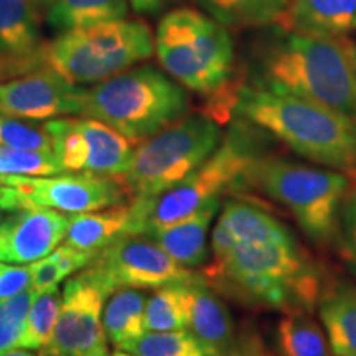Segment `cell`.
I'll list each match as a JSON object with an SVG mask.
<instances>
[{
    "instance_id": "obj_1",
    "label": "cell",
    "mask_w": 356,
    "mask_h": 356,
    "mask_svg": "<svg viewBox=\"0 0 356 356\" xmlns=\"http://www.w3.org/2000/svg\"><path fill=\"white\" fill-rule=\"evenodd\" d=\"M203 277L231 299L284 312H312L322 297L318 267L297 241L241 243L211 259Z\"/></svg>"
},
{
    "instance_id": "obj_2",
    "label": "cell",
    "mask_w": 356,
    "mask_h": 356,
    "mask_svg": "<svg viewBox=\"0 0 356 356\" xmlns=\"http://www.w3.org/2000/svg\"><path fill=\"white\" fill-rule=\"evenodd\" d=\"M234 113L310 162L356 184V121L338 111L261 86H241Z\"/></svg>"
},
{
    "instance_id": "obj_3",
    "label": "cell",
    "mask_w": 356,
    "mask_h": 356,
    "mask_svg": "<svg viewBox=\"0 0 356 356\" xmlns=\"http://www.w3.org/2000/svg\"><path fill=\"white\" fill-rule=\"evenodd\" d=\"M256 86L315 101L356 121V44L286 33L259 55Z\"/></svg>"
},
{
    "instance_id": "obj_4",
    "label": "cell",
    "mask_w": 356,
    "mask_h": 356,
    "mask_svg": "<svg viewBox=\"0 0 356 356\" xmlns=\"http://www.w3.org/2000/svg\"><path fill=\"white\" fill-rule=\"evenodd\" d=\"M188 108L186 89L167 71L145 65L86 88L83 115L139 145L188 114Z\"/></svg>"
},
{
    "instance_id": "obj_5",
    "label": "cell",
    "mask_w": 356,
    "mask_h": 356,
    "mask_svg": "<svg viewBox=\"0 0 356 356\" xmlns=\"http://www.w3.org/2000/svg\"><path fill=\"white\" fill-rule=\"evenodd\" d=\"M159 63L185 89L215 97L234 89V47L226 26L195 8H175L165 13L155 30Z\"/></svg>"
},
{
    "instance_id": "obj_6",
    "label": "cell",
    "mask_w": 356,
    "mask_h": 356,
    "mask_svg": "<svg viewBox=\"0 0 356 356\" xmlns=\"http://www.w3.org/2000/svg\"><path fill=\"white\" fill-rule=\"evenodd\" d=\"M241 184L282 204L314 243L328 244L337 238L338 216L350 188L343 173L257 155Z\"/></svg>"
},
{
    "instance_id": "obj_7",
    "label": "cell",
    "mask_w": 356,
    "mask_h": 356,
    "mask_svg": "<svg viewBox=\"0 0 356 356\" xmlns=\"http://www.w3.org/2000/svg\"><path fill=\"white\" fill-rule=\"evenodd\" d=\"M155 53V35L142 20L119 19L58 33L44 61L70 83L97 84Z\"/></svg>"
},
{
    "instance_id": "obj_8",
    "label": "cell",
    "mask_w": 356,
    "mask_h": 356,
    "mask_svg": "<svg viewBox=\"0 0 356 356\" xmlns=\"http://www.w3.org/2000/svg\"><path fill=\"white\" fill-rule=\"evenodd\" d=\"M257 157L254 144L243 127L231 129L202 167L185 180L154 198L131 202L127 234L147 236L193 215L222 191L241 185L249 163Z\"/></svg>"
},
{
    "instance_id": "obj_9",
    "label": "cell",
    "mask_w": 356,
    "mask_h": 356,
    "mask_svg": "<svg viewBox=\"0 0 356 356\" xmlns=\"http://www.w3.org/2000/svg\"><path fill=\"white\" fill-rule=\"evenodd\" d=\"M221 139L220 124L210 115L186 114L137 145L131 168L118 178L131 202L154 198L202 167Z\"/></svg>"
},
{
    "instance_id": "obj_10",
    "label": "cell",
    "mask_w": 356,
    "mask_h": 356,
    "mask_svg": "<svg viewBox=\"0 0 356 356\" xmlns=\"http://www.w3.org/2000/svg\"><path fill=\"white\" fill-rule=\"evenodd\" d=\"M113 293L91 266L66 280L55 330L40 356L109 355L102 314Z\"/></svg>"
},
{
    "instance_id": "obj_11",
    "label": "cell",
    "mask_w": 356,
    "mask_h": 356,
    "mask_svg": "<svg viewBox=\"0 0 356 356\" xmlns=\"http://www.w3.org/2000/svg\"><path fill=\"white\" fill-rule=\"evenodd\" d=\"M43 127L66 172L121 177L132 165L137 145L97 119L68 115L44 121Z\"/></svg>"
},
{
    "instance_id": "obj_12",
    "label": "cell",
    "mask_w": 356,
    "mask_h": 356,
    "mask_svg": "<svg viewBox=\"0 0 356 356\" xmlns=\"http://www.w3.org/2000/svg\"><path fill=\"white\" fill-rule=\"evenodd\" d=\"M0 184L15 188L20 208H50L66 215L104 210L131 202L118 177L89 172H63L48 177H2Z\"/></svg>"
},
{
    "instance_id": "obj_13",
    "label": "cell",
    "mask_w": 356,
    "mask_h": 356,
    "mask_svg": "<svg viewBox=\"0 0 356 356\" xmlns=\"http://www.w3.org/2000/svg\"><path fill=\"white\" fill-rule=\"evenodd\" d=\"M91 267L114 292L124 287L144 291L188 284L197 277L154 239L142 234H122L91 262Z\"/></svg>"
},
{
    "instance_id": "obj_14",
    "label": "cell",
    "mask_w": 356,
    "mask_h": 356,
    "mask_svg": "<svg viewBox=\"0 0 356 356\" xmlns=\"http://www.w3.org/2000/svg\"><path fill=\"white\" fill-rule=\"evenodd\" d=\"M84 91L44 65L0 83V113L32 122L83 115Z\"/></svg>"
},
{
    "instance_id": "obj_15",
    "label": "cell",
    "mask_w": 356,
    "mask_h": 356,
    "mask_svg": "<svg viewBox=\"0 0 356 356\" xmlns=\"http://www.w3.org/2000/svg\"><path fill=\"white\" fill-rule=\"evenodd\" d=\"M70 216L50 208H20L0 220V261L32 264L65 241Z\"/></svg>"
},
{
    "instance_id": "obj_16",
    "label": "cell",
    "mask_w": 356,
    "mask_h": 356,
    "mask_svg": "<svg viewBox=\"0 0 356 356\" xmlns=\"http://www.w3.org/2000/svg\"><path fill=\"white\" fill-rule=\"evenodd\" d=\"M291 231L270 215L248 202L229 200L222 207L220 220L211 234V259L226 256L241 243H291Z\"/></svg>"
},
{
    "instance_id": "obj_17",
    "label": "cell",
    "mask_w": 356,
    "mask_h": 356,
    "mask_svg": "<svg viewBox=\"0 0 356 356\" xmlns=\"http://www.w3.org/2000/svg\"><path fill=\"white\" fill-rule=\"evenodd\" d=\"M188 286V330L215 356H234V323L228 307L203 274Z\"/></svg>"
},
{
    "instance_id": "obj_18",
    "label": "cell",
    "mask_w": 356,
    "mask_h": 356,
    "mask_svg": "<svg viewBox=\"0 0 356 356\" xmlns=\"http://www.w3.org/2000/svg\"><path fill=\"white\" fill-rule=\"evenodd\" d=\"M275 25L284 33L348 37L356 32V0H291Z\"/></svg>"
},
{
    "instance_id": "obj_19",
    "label": "cell",
    "mask_w": 356,
    "mask_h": 356,
    "mask_svg": "<svg viewBox=\"0 0 356 356\" xmlns=\"http://www.w3.org/2000/svg\"><path fill=\"white\" fill-rule=\"evenodd\" d=\"M221 208V200H211L203 204L193 215L185 220L173 222L167 228L152 231L147 238L154 239L159 246L181 264L186 269H197L208 262L210 251H208V233L216 213Z\"/></svg>"
},
{
    "instance_id": "obj_20",
    "label": "cell",
    "mask_w": 356,
    "mask_h": 356,
    "mask_svg": "<svg viewBox=\"0 0 356 356\" xmlns=\"http://www.w3.org/2000/svg\"><path fill=\"white\" fill-rule=\"evenodd\" d=\"M0 55L44 60L42 25L33 0H0Z\"/></svg>"
},
{
    "instance_id": "obj_21",
    "label": "cell",
    "mask_w": 356,
    "mask_h": 356,
    "mask_svg": "<svg viewBox=\"0 0 356 356\" xmlns=\"http://www.w3.org/2000/svg\"><path fill=\"white\" fill-rule=\"evenodd\" d=\"M131 203L115 204L104 210L76 213L70 216L65 244L97 257L115 239L127 234Z\"/></svg>"
},
{
    "instance_id": "obj_22",
    "label": "cell",
    "mask_w": 356,
    "mask_h": 356,
    "mask_svg": "<svg viewBox=\"0 0 356 356\" xmlns=\"http://www.w3.org/2000/svg\"><path fill=\"white\" fill-rule=\"evenodd\" d=\"M318 312L333 356H356V286L337 282L323 291Z\"/></svg>"
},
{
    "instance_id": "obj_23",
    "label": "cell",
    "mask_w": 356,
    "mask_h": 356,
    "mask_svg": "<svg viewBox=\"0 0 356 356\" xmlns=\"http://www.w3.org/2000/svg\"><path fill=\"white\" fill-rule=\"evenodd\" d=\"M147 296L142 289H118L106 302L102 323L108 340L115 348L144 335Z\"/></svg>"
},
{
    "instance_id": "obj_24",
    "label": "cell",
    "mask_w": 356,
    "mask_h": 356,
    "mask_svg": "<svg viewBox=\"0 0 356 356\" xmlns=\"http://www.w3.org/2000/svg\"><path fill=\"white\" fill-rule=\"evenodd\" d=\"M129 8L127 0H55L47 12V24L53 32L63 33L126 19Z\"/></svg>"
},
{
    "instance_id": "obj_25",
    "label": "cell",
    "mask_w": 356,
    "mask_h": 356,
    "mask_svg": "<svg viewBox=\"0 0 356 356\" xmlns=\"http://www.w3.org/2000/svg\"><path fill=\"white\" fill-rule=\"evenodd\" d=\"M280 356H333L322 327L307 312H289L275 328Z\"/></svg>"
},
{
    "instance_id": "obj_26",
    "label": "cell",
    "mask_w": 356,
    "mask_h": 356,
    "mask_svg": "<svg viewBox=\"0 0 356 356\" xmlns=\"http://www.w3.org/2000/svg\"><path fill=\"white\" fill-rule=\"evenodd\" d=\"M213 19L231 26L277 24L291 0H198Z\"/></svg>"
},
{
    "instance_id": "obj_27",
    "label": "cell",
    "mask_w": 356,
    "mask_h": 356,
    "mask_svg": "<svg viewBox=\"0 0 356 356\" xmlns=\"http://www.w3.org/2000/svg\"><path fill=\"white\" fill-rule=\"evenodd\" d=\"M188 286L172 284L155 289L147 297L145 330L147 332H175L188 330Z\"/></svg>"
},
{
    "instance_id": "obj_28",
    "label": "cell",
    "mask_w": 356,
    "mask_h": 356,
    "mask_svg": "<svg viewBox=\"0 0 356 356\" xmlns=\"http://www.w3.org/2000/svg\"><path fill=\"white\" fill-rule=\"evenodd\" d=\"M119 350L137 356H215L190 330L145 332Z\"/></svg>"
},
{
    "instance_id": "obj_29",
    "label": "cell",
    "mask_w": 356,
    "mask_h": 356,
    "mask_svg": "<svg viewBox=\"0 0 356 356\" xmlns=\"http://www.w3.org/2000/svg\"><path fill=\"white\" fill-rule=\"evenodd\" d=\"M61 299H63V292L60 291V287L50 289L33 297L20 348L42 351L50 343L58 315H60Z\"/></svg>"
},
{
    "instance_id": "obj_30",
    "label": "cell",
    "mask_w": 356,
    "mask_h": 356,
    "mask_svg": "<svg viewBox=\"0 0 356 356\" xmlns=\"http://www.w3.org/2000/svg\"><path fill=\"white\" fill-rule=\"evenodd\" d=\"M63 172L66 170L51 150H20L0 145V178L48 177Z\"/></svg>"
},
{
    "instance_id": "obj_31",
    "label": "cell",
    "mask_w": 356,
    "mask_h": 356,
    "mask_svg": "<svg viewBox=\"0 0 356 356\" xmlns=\"http://www.w3.org/2000/svg\"><path fill=\"white\" fill-rule=\"evenodd\" d=\"M33 297V289L29 287L12 299L0 302V355L20 348Z\"/></svg>"
},
{
    "instance_id": "obj_32",
    "label": "cell",
    "mask_w": 356,
    "mask_h": 356,
    "mask_svg": "<svg viewBox=\"0 0 356 356\" xmlns=\"http://www.w3.org/2000/svg\"><path fill=\"white\" fill-rule=\"evenodd\" d=\"M0 145L20 150H51V140L43 126L0 113Z\"/></svg>"
},
{
    "instance_id": "obj_33",
    "label": "cell",
    "mask_w": 356,
    "mask_h": 356,
    "mask_svg": "<svg viewBox=\"0 0 356 356\" xmlns=\"http://www.w3.org/2000/svg\"><path fill=\"white\" fill-rule=\"evenodd\" d=\"M337 236L340 239L341 254L356 277V190L350 191L341 204Z\"/></svg>"
},
{
    "instance_id": "obj_34",
    "label": "cell",
    "mask_w": 356,
    "mask_h": 356,
    "mask_svg": "<svg viewBox=\"0 0 356 356\" xmlns=\"http://www.w3.org/2000/svg\"><path fill=\"white\" fill-rule=\"evenodd\" d=\"M29 287H32L30 264H10L0 261V302L12 299Z\"/></svg>"
},
{
    "instance_id": "obj_35",
    "label": "cell",
    "mask_w": 356,
    "mask_h": 356,
    "mask_svg": "<svg viewBox=\"0 0 356 356\" xmlns=\"http://www.w3.org/2000/svg\"><path fill=\"white\" fill-rule=\"evenodd\" d=\"M30 269H32V289L35 296L50 291V289L60 287V284L66 280L63 270L51 256L32 262Z\"/></svg>"
},
{
    "instance_id": "obj_36",
    "label": "cell",
    "mask_w": 356,
    "mask_h": 356,
    "mask_svg": "<svg viewBox=\"0 0 356 356\" xmlns=\"http://www.w3.org/2000/svg\"><path fill=\"white\" fill-rule=\"evenodd\" d=\"M50 256L58 262V266L61 267L66 279H68L70 275H73L74 273H78V270L86 269V267L91 266V262L96 259L92 254L79 251L76 248H71L65 243L60 244Z\"/></svg>"
},
{
    "instance_id": "obj_37",
    "label": "cell",
    "mask_w": 356,
    "mask_h": 356,
    "mask_svg": "<svg viewBox=\"0 0 356 356\" xmlns=\"http://www.w3.org/2000/svg\"><path fill=\"white\" fill-rule=\"evenodd\" d=\"M132 10L142 15H154L165 7L168 0H127Z\"/></svg>"
},
{
    "instance_id": "obj_38",
    "label": "cell",
    "mask_w": 356,
    "mask_h": 356,
    "mask_svg": "<svg viewBox=\"0 0 356 356\" xmlns=\"http://www.w3.org/2000/svg\"><path fill=\"white\" fill-rule=\"evenodd\" d=\"M0 356H35L33 353H30V350H25V348H13L10 351H6V353H2Z\"/></svg>"
},
{
    "instance_id": "obj_39",
    "label": "cell",
    "mask_w": 356,
    "mask_h": 356,
    "mask_svg": "<svg viewBox=\"0 0 356 356\" xmlns=\"http://www.w3.org/2000/svg\"><path fill=\"white\" fill-rule=\"evenodd\" d=\"M241 356H267V355L261 353V351H257V350H252V351H244Z\"/></svg>"
},
{
    "instance_id": "obj_40",
    "label": "cell",
    "mask_w": 356,
    "mask_h": 356,
    "mask_svg": "<svg viewBox=\"0 0 356 356\" xmlns=\"http://www.w3.org/2000/svg\"><path fill=\"white\" fill-rule=\"evenodd\" d=\"M111 356H137V355H134V353H129V351L118 350V351H114V353L111 355Z\"/></svg>"
},
{
    "instance_id": "obj_41",
    "label": "cell",
    "mask_w": 356,
    "mask_h": 356,
    "mask_svg": "<svg viewBox=\"0 0 356 356\" xmlns=\"http://www.w3.org/2000/svg\"><path fill=\"white\" fill-rule=\"evenodd\" d=\"M33 2L37 3V6H51L55 0H33Z\"/></svg>"
},
{
    "instance_id": "obj_42",
    "label": "cell",
    "mask_w": 356,
    "mask_h": 356,
    "mask_svg": "<svg viewBox=\"0 0 356 356\" xmlns=\"http://www.w3.org/2000/svg\"><path fill=\"white\" fill-rule=\"evenodd\" d=\"M101 356H109V355H101Z\"/></svg>"
}]
</instances>
